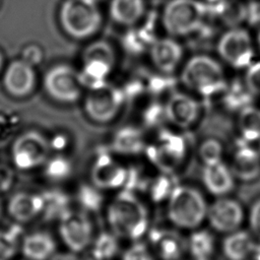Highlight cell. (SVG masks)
Listing matches in <instances>:
<instances>
[{
  "label": "cell",
  "instance_id": "19",
  "mask_svg": "<svg viewBox=\"0 0 260 260\" xmlns=\"http://www.w3.org/2000/svg\"><path fill=\"white\" fill-rule=\"evenodd\" d=\"M230 168L237 180L246 183L257 180L260 177V150L242 142L234 151Z\"/></svg>",
  "mask_w": 260,
  "mask_h": 260
},
{
  "label": "cell",
  "instance_id": "14",
  "mask_svg": "<svg viewBox=\"0 0 260 260\" xmlns=\"http://www.w3.org/2000/svg\"><path fill=\"white\" fill-rule=\"evenodd\" d=\"M149 248L158 260H181L187 253L186 239L173 229L156 228L148 231Z\"/></svg>",
  "mask_w": 260,
  "mask_h": 260
},
{
  "label": "cell",
  "instance_id": "6",
  "mask_svg": "<svg viewBox=\"0 0 260 260\" xmlns=\"http://www.w3.org/2000/svg\"><path fill=\"white\" fill-rule=\"evenodd\" d=\"M116 64V54L110 43L99 40L85 47L81 55V71L83 85L87 87L107 81Z\"/></svg>",
  "mask_w": 260,
  "mask_h": 260
},
{
  "label": "cell",
  "instance_id": "13",
  "mask_svg": "<svg viewBox=\"0 0 260 260\" xmlns=\"http://www.w3.org/2000/svg\"><path fill=\"white\" fill-rule=\"evenodd\" d=\"M148 154L157 168L169 173L183 161L186 154V144L184 139L179 135L162 133L150 145Z\"/></svg>",
  "mask_w": 260,
  "mask_h": 260
},
{
  "label": "cell",
  "instance_id": "15",
  "mask_svg": "<svg viewBox=\"0 0 260 260\" xmlns=\"http://www.w3.org/2000/svg\"><path fill=\"white\" fill-rule=\"evenodd\" d=\"M165 117L178 128H189L199 118L200 105L192 95L180 91L172 93L164 108Z\"/></svg>",
  "mask_w": 260,
  "mask_h": 260
},
{
  "label": "cell",
  "instance_id": "44",
  "mask_svg": "<svg viewBox=\"0 0 260 260\" xmlns=\"http://www.w3.org/2000/svg\"><path fill=\"white\" fill-rule=\"evenodd\" d=\"M247 260H257L255 257H253V256H251L249 259H247Z\"/></svg>",
  "mask_w": 260,
  "mask_h": 260
},
{
  "label": "cell",
  "instance_id": "31",
  "mask_svg": "<svg viewBox=\"0 0 260 260\" xmlns=\"http://www.w3.org/2000/svg\"><path fill=\"white\" fill-rule=\"evenodd\" d=\"M199 156L204 166L223 161L222 144L218 140L213 138L204 140L199 146Z\"/></svg>",
  "mask_w": 260,
  "mask_h": 260
},
{
  "label": "cell",
  "instance_id": "32",
  "mask_svg": "<svg viewBox=\"0 0 260 260\" xmlns=\"http://www.w3.org/2000/svg\"><path fill=\"white\" fill-rule=\"evenodd\" d=\"M121 260H156V258L147 244L135 241L125 249Z\"/></svg>",
  "mask_w": 260,
  "mask_h": 260
},
{
  "label": "cell",
  "instance_id": "20",
  "mask_svg": "<svg viewBox=\"0 0 260 260\" xmlns=\"http://www.w3.org/2000/svg\"><path fill=\"white\" fill-rule=\"evenodd\" d=\"M6 209L17 224L26 223L42 214L43 197L37 193L17 192L9 198Z\"/></svg>",
  "mask_w": 260,
  "mask_h": 260
},
{
  "label": "cell",
  "instance_id": "3",
  "mask_svg": "<svg viewBox=\"0 0 260 260\" xmlns=\"http://www.w3.org/2000/svg\"><path fill=\"white\" fill-rule=\"evenodd\" d=\"M181 81L185 87L203 96L222 93L228 85L222 66L207 55L191 57L183 67Z\"/></svg>",
  "mask_w": 260,
  "mask_h": 260
},
{
  "label": "cell",
  "instance_id": "37",
  "mask_svg": "<svg viewBox=\"0 0 260 260\" xmlns=\"http://www.w3.org/2000/svg\"><path fill=\"white\" fill-rule=\"evenodd\" d=\"M249 231L258 239L260 238V198L256 199L247 213Z\"/></svg>",
  "mask_w": 260,
  "mask_h": 260
},
{
  "label": "cell",
  "instance_id": "17",
  "mask_svg": "<svg viewBox=\"0 0 260 260\" xmlns=\"http://www.w3.org/2000/svg\"><path fill=\"white\" fill-rule=\"evenodd\" d=\"M3 87L14 98H24L31 93L36 85L34 67L22 61L14 60L6 67L3 74Z\"/></svg>",
  "mask_w": 260,
  "mask_h": 260
},
{
  "label": "cell",
  "instance_id": "24",
  "mask_svg": "<svg viewBox=\"0 0 260 260\" xmlns=\"http://www.w3.org/2000/svg\"><path fill=\"white\" fill-rule=\"evenodd\" d=\"M187 253L193 260H211L216 249L214 234L207 229H195L186 239Z\"/></svg>",
  "mask_w": 260,
  "mask_h": 260
},
{
  "label": "cell",
  "instance_id": "16",
  "mask_svg": "<svg viewBox=\"0 0 260 260\" xmlns=\"http://www.w3.org/2000/svg\"><path fill=\"white\" fill-rule=\"evenodd\" d=\"M127 177L126 168L109 155L98 157L90 170L91 182L100 190L118 189L126 183Z\"/></svg>",
  "mask_w": 260,
  "mask_h": 260
},
{
  "label": "cell",
  "instance_id": "25",
  "mask_svg": "<svg viewBox=\"0 0 260 260\" xmlns=\"http://www.w3.org/2000/svg\"><path fill=\"white\" fill-rule=\"evenodd\" d=\"M144 11V0H112L110 4L112 19L124 26H130L138 22Z\"/></svg>",
  "mask_w": 260,
  "mask_h": 260
},
{
  "label": "cell",
  "instance_id": "40",
  "mask_svg": "<svg viewBox=\"0 0 260 260\" xmlns=\"http://www.w3.org/2000/svg\"><path fill=\"white\" fill-rule=\"evenodd\" d=\"M252 256L255 257L257 260H260V238H258L256 241V246H255L254 253Z\"/></svg>",
  "mask_w": 260,
  "mask_h": 260
},
{
  "label": "cell",
  "instance_id": "10",
  "mask_svg": "<svg viewBox=\"0 0 260 260\" xmlns=\"http://www.w3.org/2000/svg\"><path fill=\"white\" fill-rule=\"evenodd\" d=\"M83 86L79 72L69 65H56L44 76V88L47 94L59 103L76 102L82 94Z\"/></svg>",
  "mask_w": 260,
  "mask_h": 260
},
{
  "label": "cell",
  "instance_id": "47",
  "mask_svg": "<svg viewBox=\"0 0 260 260\" xmlns=\"http://www.w3.org/2000/svg\"><path fill=\"white\" fill-rule=\"evenodd\" d=\"M259 150H260V149H259Z\"/></svg>",
  "mask_w": 260,
  "mask_h": 260
},
{
  "label": "cell",
  "instance_id": "35",
  "mask_svg": "<svg viewBox=\"0 0 260 260\" xmlns=\"http://www.w3.org/2000/svg\"><path fill=\"white\" fill-rule=\"evenodd\" d=\"M102 197L100 194L92 189L82 190L79 195V202L83 209L86 211H95L100 208L102 203Z\"/></svg>",
  "mask_w": 260,
  "mask_h": 260
},
{
  "label": "cell",
  "instance_id": "33",
  "mask_svg": "<svg viewBox=\"0 0 260 260\" xmlns=\"http://www.w3.org/2000/svg\"><path fill=\"white\" fill-rule=\"evenodd\" d=\"M46 173L47 176L53 180H62L68 177L71 171L70 164L64 157H54L46 161Z\"/></svg>",
  "mask_w": 260,
  "mask_h": 260
},
{
  "label": "cell",
  "instance_id": "45",
  "mask_svg": "<svg viewBox=\"0 0 260 260\" xmlns=\"http://www.w3.org/2000/svg\"><path fill=\"white\" fill-rule=\"evenodd\" d=\"M1 211H2V203H1V200H0V214H1Z\"/></svg>",
  "mask_w": 260,
  "mask_h": 260
},
{
  "label": "cell",
  "instance_id": "46",
  "mask_svg": "<svg viewBox=\"0 0 260 260\" xmlns=\"http://www.w3.org/2000/svg\"><path fill=\"white\" fill-rule=\"evenodd\" d=\"M0 3H1V0H0Z\"/></svg>",
  "mask_w": 260,
  "mask_h": 260
},
{
  "label": "cell",
  "instance_id": "7",
  "mask_svg": "<svg viewBox=\"0 0 260 260\" xmlns=\"http://www.w3.org/2000/svg\"><path fill=\"white\" fill-rule=\"evenodd\" d=\"M124 103L123 92L115 85L105 81L88 87L83 108L86 116L93 122L105 124L113 121Z\"/></svg>",
  "mask_w": 260,
  "mask_h": 260
},
{
  "label": "cell",
  "instance_id": "36",
  "mask_svg": "<svg viewBox=\"0 0 260 260\" xmlns=\"http://www.w3.org/2000/svg\"><path fill=\"white\" fill-rule=\"evenodd\" d=\"M43 58H44L43 50L41 49L40 46L36 44L26 45L21 51L20 59L32 67L41 64L43 61Z\"/></svg>",
  "mask_w": 260,
  "mask_h": 260
},
{
  "label": "cell",
  "instance_id": "8",
  "mask_svg": "<svg viewBox=\"0 0 260 260\" xmlns=\"http://www.w3.org/2000/svg\"><path fill=\"white\" fill-rule=\"evenodd\" d=\"M216 51L226 64L236 69H247L253 63L255 56L251 35L240 26H232L220 36Z\"/></svg>",
  "mask_w": 260,
  "mask_h": 260
},
{
  "label": "cell",
  "instance_id": "21",
  "mask_svg": "<svg viewBox=\"0 0 260 260\" xmlns=\"http://www.w3.org/2000/svg\"><path fill=\"white\" fill-rule=\"evenodd\" d=\"M54 237L45 231H36L23 235L19 251L25 260H49L57 251Z\"/></svg>",
  "mask_w": 260,
  "mask_h": 260
},
{
  "label": "cell",
  "instance_id": "34",
  "mask_svg": "<svg viewBox=\"0 0 260 260\" xmlns=\"http://www.w3.org/2000/svg\"><path fill=\"white\" fill-rule=\"evenodd\" d=\"M244 83L253 95L260 96V61L253 62L246 69Z\"/></svg>",
  "mask_w": 260,
  "mask_h": 260
},
{
  "label": "cell",
  "instance_id": "2",
  "mask_svg": "<svg viewBox=\"0 0 260 260\" xmlns=\"http://www.w3.org/2000/svg\"><path fill=\"white\" fill-rule=\"evenodd\" d=\"M167 201L168 218L177 229L193 231L206 220L208 203L196 188L176 186Z\"/></svg>",
  "mask_w": 260,
  "mask_h": 260
},
{
  "label": "cell",
  "instance_id": "42",
  "mask_svg": "<svg viewBox=\"0 0 260 260\" xmlns=\"http://www.w3.org/2000/svg\"><path fill=\"white\" fill-rule=\"evenodd\" d=\"M2 67H3V55H2V53L0 51V72L2 70Z\"/></svg>",
  "mask_w": 260,
  "mask_h": 260
},
{
  "label": "cell",
  "instance_id": "12",
  "mask_svg": "<svg viewBox=\"0 0 260 260\" xmlns=\"http://www.w3.org/2000/svg\"><path fill=\"white\" fill-rule=\"evenodd\" d=\"M247 214L240 201L229 196L217 197L208 204L206 220L215 233L228 235L242 229Z\"/></svg>",
  "mask_w": 260,
  "mask_h": 260
},
{
  "label": "cell",
  "instance_id": "28",
  "mask_svg": "<svg viewBox=\"0 0 260 260\" xmlns=\"http://www.w3.org/2000/svg\"><path fill=\"white\" fill-rule=\"evenodd\" d=\"M113 145L116 151L121 153H138L144 148L143 135L139 130L127 127L117 132Z\"/></svg>",
  "mask_w": 260,
  "mask_h": 260
},
{
  "label": "cell",
  "instance_id": "22",
  "mask_svg": "<svg viewBox=\"0 0 260 260\" xmlns=\"http://www.w3.org/2000/svg\"><path fill=\"white\" fill-rule=\"evenodd\" d=\"M202 181L205 189L213 196H228L235 188L236 178L231 168L223 161L204 166Z\"/></svg>",
  "mask_w": 260,
  "mask_h": 260
},
{
  "label": "cell",
  "instance_id": "26",
  "mask_svg": "<svg viewBox=\"0 0 260 260\" xmlns=\"http://www.w3.org/2000/svg\"><path fill=\"white\" fill-rule=\"evenodd\" d=\"M120 249V239L112 232L94 235L88 250V260H112Z\"/></svg>",
  "mask_w": 260,
  "mask_h": 260
},
{
  "label": "cell",
  "instance_id": "4",
  "mask_svg": "<svg viewBox=\"0 0 260 260\" xmlns=\"http://www.w3.org/2000/svg\"><path fill=\"white\" fill-rule=\"evenodd\" d=\"M64 32L76 40L95 35L102 25V13L94 0H65L59 11Z\"/></svg>",
  "mask_w": 260,
  "mask_h": 260
},
{
  "label": "cell",
  "instance_id": "18",
  "mask_svg": "<svg viewBox=\"0 0 260 260\" xmlns=\"http://www.w3.org/2000/svg\"><path fill=\"white\" fill-rule=\"evenodd\" d=\"M149 56L152 65L161 73L171 74L183 58V48L173 38H160L150 44Z\"/></svg>",
  "mask_w": 260,
  "mask_h": 260
},
{
  "label": "cell",
  "instance_id": "39",
  "mask_svg": "<svg viewBox=\"0 0 260 260\" xmlns=\"http://www.w3.org/2000/svg\"><path fill=\"white\" fill-rule=\"evenodd\" d=\"M49 260H81L76 253L71 251L66 252H56Z\"/></svg>",
  "mask_w": 260,
  "mask_h": 260
},
{
  "label": "cell",
  "instance_id": "27",
  "mask_svg": "<svg viewBox=\"0 0 260 260\" xmlns=\"http://www.w3.org/2000/svg\"><path fill=\"white\" fill-rule=\"evenodd\" d=\"M238 129L244 142L260 141V108L249 105L240 110Z\"/></svg>",
  "mask_w": 260,
  "mask_h": 260
},
{
  "label": "cell",
  "instance_id": "5",
  "mask_svg": "<svg viewBox=\"0 0 260 260\" xmlns=\"http://www.w3.org/2000/svg\"><path fill=\"white\" fill-rule=\"evenodd\" d=\"M205 13L199 0H171L164 8L161 22L170 36L184 37L201 27Z\"/></svg>",
  "mask_w": 260,
  "mask_h": 260
},
{
  "label": "cell",
  "instance_id": "38",
  "mask_svg": "<svg viewBox=\"0 0 260 260\" xmlns=\"http://www.w3.org/2000/svg\"><path fill=\"white\" fill-rule=\"evenodd\" d=\"M13 179L12 170L8 166L0 164V193L7 191L12 186Z\"/></svg>",
  "mask_w": 260,
  "mask_h": 260
},
{
  "label": "cell",
  "instance_id": "41",
  "mask_svg": "<svg viewBox=\"0 0 260 260\" xmlns=\"http://www.w3.org/2000/svg\"><path fill=\"white\" fill-rule=\"evenodd\" d=\"M256 43H257L258 49L260 50V28H259V30L257 32V36H256Z\"/></svg>",
  "mask_w": 260,
  "mask_h": 260
},
{
  "label": "cell",
  "instance_id": "1",
  "mask_svg": "<svg viewBox=\"0 0 260 260\" xmlns=\"http://www.w3.org/2000/svg\"><path fill=\"white\" fill-rule=\"evenodd\" d=\"M106 218L110 232L120 240L140 241L149 231L148 209L129 191L121 192L111 200L106 210Z\"/></svg>",
  "mask_w": 260,
  "mask_h": 260
},
{
  "label": "cell",
  "instance_id": "9",
  "mask_svg": "<svg viewBox=\"0 0 260 260\" xmlns=\"http://www.w3.org/2000/svg\"><path fill=\"white\" fill-rule=\"evenodd\" d=\"M51 143L38 131H26L18 136L11 146L13 165L22 171L44 166L50 156Z\"/></svg>",
  "mask_w": 260,
  "mask_h": 260
},
{
  "label": "cell",
  "instance_id": "23",
  "mask_svg": "<svg viewBox=\"0 0 260 260\" xmlns=\"http://www.w3.org/2000/svg\"><path fill=\"white\" fill-rule=\"evenodd\" d=\"M257 238L250 232L240 229L228 235L221 242V252L226 260H247L253 253Z\"/></svg>",
  "mask_w": 260,
  "mask_h": 260
},
{
  "label": "cell",
  "instance_id": "29",
  "mask_svg": "<svg viewBox=\"0 0 260 260\" xmlns=\"http://www.w3.org/2000/svg\"><path fill=\"white\" fill-rule=\"evenodd\" d=\"M21 229L17 224L0 229V260H12L19 250L22 238Z\"/></svg>",
  "mask_w": 260,
  "mask_h": 260
},
{
  "label": "cell",
  "instance_id": "11",
  "mask_svg": "<svg viewBox=\"0 0 260 260\" xmlns=\"http://www.w3.org/2000/svg\"><path fill=\"white\" fill-rule=\"evenodd\" d=\"M58 233L64 246L73 253L86 251L94 237L93 225L83 210H69L59 221Z\"/></svg>",
  "mask_w": 260,
  "mask_h": 260
},
{
  "label": "cell",
  "instance_id": "43",
  "mask_svg": "<svg viewBox=\"0 0 260 260\" xmlns=\"http://www.w3.org/2000/svg\"><path fill=\"white\" fill-rule=\"evenodd\" d=\"M210 2H214V3H217V2H220V1H223V0H208Z\"/></svg>",
  "mask_w": 260,
  "mask_h": 260
},
{
  "label": "cell",
  "instance_id": "30",
  "mask_svg": "<svg viewBox=\"0 0 260 260\" xmlns=\"http://www.w3.org/2000/svg\"><path fill=\"white\" fill-rule=\"evenodd\" d=\"M43 210L42 216L46 220H60L69 210L68 202L62 195H42Z\"/></svg>",
  "mask_w": 260,
  "mask_h": 260
}]
</instances>
